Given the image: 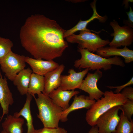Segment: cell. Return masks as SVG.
Segmentation results:
<instances>
[{
    "mask_svg": "<svg viewBox=\"0 0 133 133\" xmlns=\"http://www.w3.org/2000/svg\"><path fill=\"white\" fill-rule=\"evenodd\" d=\"M96 100L90 99L88 96L83 95L74 96L73 100L70 106L66 109L63 110L61 117L60 121L65 122L67 120V117L69 114L74 111L79 109H90L95 102Z\"/></svg>",
    "mask_w": 133,
    "mask_h": 133,
    "instance_id": "14",
    "label": "cell"
},
{
    "mask_svg": "<svg viewBox=\"0 0 133 133\" xmlns=\"http://www.w3.org/2000/svg\"><path fill=\"white\" fill-rule=\"evenodd\" d=\"M133 84V76L129 81L122 85L117 86H106L110 89L116 88V89L114 92L115 93H120V92L125 88Z\"/></svg>",
    "mask_w": 133,
    "mask_h": 133,
    "instance_id": "26",
    "label": "cell"
},
{
    "mask_svg": "<svg viewBox=\"0 0 133 133\" xmlns=\"http://www.w3.org/2000/svg\"><path fill=\"white\" fill-rule=\"evenodd\" d=\"M120 107V106L114 107L98 118L96 126L98 133H116V128L120 119L118 115Z\"/></svg>",
    "mask_w": 133,
    "mask_h": 133,
    "instance_id": "8",
    "label": "cell"
},
{
    "mask_svg": "<svg viewBox=\"0 0 133 133\" xmlns=\"http://www.w3.org/2000/svg\"><path fill=\"white\" fill-rule=\"evenodd\" d=\"M25 61L30 66L33 72L43 76L54 70L59 65L53 60H44L27 56L25 57Z\"/></svg>",
    "mask_w": 133,
    "mask_h": 133,
    "instance_id": "11",
    "label": "cell"
},
{
    "mask_svg": "<svg viewBox=\"0 0 133 133\" xmlns=\"http://www.w3.org/2000/svg\"><path fill=\"white\" fill-rule=\"evenodd\" d=\"M96 0H94L90 4L93 11V13L92 16L86 20H82L80 19L78 23L73 27L66 30L64 35V38L69 36L78 31L87 29L86 27L88 23L95 19H97L101 23H104L105 22L107 19L106 17L100 16L97 11L96 7Z\"/></svg>",
    "mask_w": 133,
    "mask_h": 133,
    "instance_id": "17",
    "label": "cell"
},
{
    "mask_svg": "<svg viewBox=\"0 0 133 133\" xmlns=\"http://www.w3.org/2000/svg\"><path fill=\"white\" fill-rule=\"evenodd\" d=\"M130 10L129 12H126L128 16V19L124 21L125 25L128 26L132 28H133V11L131 7H130Z\"/></svg>",
    "mask_w": 133,
    "mask_h": 133,
    "instance_id": "28",
    "label": "cell"
},
{
    "mask_svg": "<svg viewBox=\"0 0 133 133\" xmlns=\"http://www.w3.org/2000/svg\"><path fill=\"white\" fill-rule=\"evenodd\" d=\"M1 133H7L6 132L4 131L3 130L1 132Z\"/></svg>",
    "mask_w": 133,
    "mask_h": 133,
    "instance_id": "30",
    "label": "cell"
},
{
    "mask_svg": "<svg viewBox=\"0 0 133 133\" xmlns=\"http://www.w3.org/2000/svg\"><path fill=\"white\" fill-rule=\"evenodd\" d=\"M66 30L55 20L43 15L28 17L20 29L22 46L35 59L53 60L61 57L68 47Z\"/></svg>",
    "mask_w": 133,
    "mask_h": 133,
    "instance_id": "1",
    "label": "cell"
},
{
    "mask_svg": "<svg viewBox=\"0 0 133 133\" xmlns=\"http://www.w3.org/2000/svg\"><path fill=\"white\" fill-rule=\"evenodd\" d=\"M90 70L86 68L81 71L77 72L73 69H69L68 75L61 76L59 88L63 90H74L79 89L83 78Z\"/></svg>",
    "mask_w": 133,
    "mask_h": 133,
    "instance_id": "10",
    "label": "cell"
},
{
    "mask_svg": "<svg viewBox=\"0 0 133 133\" xmlns=\"http://www.w3.org/2000/svg\"><path fill=\"white\" fill-rule=\"evenodd\" d=\"M79 93L74 90H63L58 87L52 91L49 96L54 103L64 110L69 106L71 98Z\"/></svg>",
    "mask_w": 133,
    "mask_h": 133,
    "instance_id": "16",
    "label": "cell"
},
{
    "mask_svg": "<svg viewBox=\"0 0 133 133\" xmlns=\"http://www.w3.org/2000/svg\"><path fill=\"white\" fill-rule=\"evenodd\" d=\"M127 99L133 100V88L130 86L127 87L122 90L120 93Z\"/></svg>",
    "mask_w": 133,
    "mask_h": 133,
    "instance_id": "27",
    "label": "cell"
},
{
    "mask_svg": "<svg viewBox=\"0 0 133 133\" xmlns=\"http://www.w3.org/2000/svg\"><path fill=\"white\" fill-rule=\"evenodd\" d=\"M87 29L80 31L79 34H73L66 38L69 43L78 44V47L93 53L98 49L109 45L110 40L102 39L99 35Z\"/></svg>",
    "mask_w": 133,
    "mask_h": 133,
    "instance_id": "5",
    "label": "cell"
},
{
    "mask_svg": "<svg viewBox=\"0 0 133 133\" xmlns=\"http://www.w3.org/2000/svg\"><path fill=\"white\" fill-rule=\"evenodd\" d=\"M127 99L120 93H115L112 90L105 91L103 96L87 111L86 122L91 126H96L97 120L100 116L114 107L122 105Z\"/></svg>",
    "mask_w": 133,
    "mask_h": 133,
    "instance_id": "4",
    "label": "cell"
},
{
    "mask_svg": "<svg viewBox=\"0 0 133 133\" xmlns=\"http://www.w3.org/2000/svg\"><path fill=\"white\" fill-rule=\"evenodd\" d=\"M26 95V100L23 107L19 112L15 113L13 116L16 117L22 116L26 120L27 128V133H35L36 130L33 126L30 109V104L33 97L28 93Z\"/></svg>",
    "mask_w": 133,
    "mask_h": 133,
    "instance_id": "19",
    "label": "cell"
},
{
    "mask_svg": "<svg viewBox=\"0 0 133 133\" xmlns=\"http://www.w3.org/2000/svg\"><path fill=\"white\" fill-rule=\"evenodd\" d=\"M120 117V120L116 128V133H133V121L129 120L122 111Z\"/></svg>",
    "mask_w": 133,
    "mask_h": 133,
    "instance_id": "22",
    "label": "cell"
},
{
    "mask_svg": "<svg viewBox=\"0 0 133 133\" xmlns=\"http://www.w3.org/2000/svg\"><path fill=\"white\" fill-rule=\"evenodd\" d=\"M110 25L114 31L111 34L113 38L109 44L110 46L118 48L121 46L127 47L132 44L133 41V28L126 25L120 26L115 20L111 22Z\"/></svg>",
    "mask_w": 133,
    "mask_h": 133,
    "instance_id": "7",
    "label": "cell"
},
{
    "mask_svg": "<svg viewBox=\"0 0 133 133\" xmlns=\"http://www.w3.org/2000/svg\"><path fill=\"white\" fill-rule=\"evenodd\" d=\"M14 102L12 94L8 86L7 79L5 76L2 78L0 70V104L2 111L0 120L4 115L8 114L9 106Z\"/></svg>",
    "mask_w": 133,
    "mask_h": 133,
    "instance_id": "13",
    "label": "cell"
},
{
    "mask_svg": "<svg viewBox=\"0 0 133 133\" xmlns=\"http://www.w3.org/2000/svg\"><path fill=\"white\" fill-rule=\"evenodd\" d=\"M35 133H68L64 128L58 127L57 128H51L44 127L36 130Z\"/></svg>",
    "mask_w": 133,
    "mask_h": 133,
    "instance_id": "25",
    "label": "cell"
},
{
    "mask_svg": "<svg viewBox=\"0 0 133 133\" xmlns=\"http://www.w3.org/2000/svg\"><path fill=\"white\" fill-rule=\"evenodd\" d=\"M78 51L80 53L81 57L74 62V66L76 68H88L93 71L101 69L106 71L111 69L113 65L125 66L123 60L118 56L104 58L78 47Z\"/></svg>",
    "mask_w": 133,
    "mask_h": 133,
    "instance_id": "2",
    "label": "cell"
},
{
    "mask_svg": "<svg viewBox=\"0 0 133 133\" xmlns=\"http://www.w3.org/2000/svg\"><path fill=\"white\" fill-rule=\"evenodd\" d=\"M122 111L125 116L131 121L133 115V100L127 99L123 105L120 106V109Z\"/></svg>",
    "mask_w": 133,
    "mask_h": 133,
    "instance_id": "24",
    "label": "cell"
},
{
    "mask_svg": "<svg viewBox=\"0 0 133 133\" xmlns=\"http://www.w3.org/2000/svg\"><path fill=\"white\" fill-rule=\"evenodd\" d=\"M65 68L64 65H59L55 69L48 72L44 76L45 87L43 93L49 95L52 91L59 87L61 74Z\"/></svg>",
    "mask_w": 133,
    "mask_h": 133,
    "instance_id": "15",
    "label": "cell"
},
{
    "mask_svg": "<svg viewBox=\"0 0 133 133\" xmlns=\"http://www.w3.org/2000/svg\"><path fill=\"white\" fill-rule=\"evenodd\" d=\"M102 75V72L100 70H96L94 73H88L79 89L87 93L91 100L100 99L103 96L104 92L98 88L97 83Z\"/></svg>",
    "mask_w": 133,
    "mask_h": 133,
    "instance_id": "9",
    "label": "cell"
},
{
    "mask_svg": "<svg viewBox=\"0 0 133 133\" xmlns=\"http://www.w3.org/2000/svg\"><path fill=\"white\" fill-rule=\"evenodd\" d=\"M88 133H98V127L96 125L92 126Z\"/></svg>",
    "mask_w": 133,
    "mask_h": 133,
    "instance_id": "29",
    "label": "cell"
},
{
    "mask_svg": "<svg viewBox=\"0 0 133 133\" xmlns=\"http://www.w3.org/2000/svg\"><path fill=\"white\" fill-rule=\"evenodd\" d=\"M24 123L23 118L9 115L2 123V126L3 130L7 133H23L22 126Z\"/></svg>",
    "mask_w": 133,
    "mask_h": 133,
    "instance_id": "20",
    "label": "cell"
},
{
    "mask_svg": "<svg viewBox=\"0 0 133 133\" xmlns=\"http://www.w3.org/2000/svg\"><path fill=\"white\" fill-rule=\"evenodd\" d=\"M45 87L44 76L33 72L31 74L28 91V93L34 97L35 95L44 92Z\"/></svg>",
    "mask_w": 133,
    "mask_h": 133,
    "instance_id": "21",
    "label": "cell"
},
{
    "mask_svg": "<svg viewBox=\"0 0 133 133\" xmlns=\"http://www.w3.org/2000/svg\"><path fill=\"white\" fill-rule=\"evenodd\" d=\"M32 70L29 68L24 69L17 75L13 80V83L21 95H26L28 89Z\"/></svg>",
    "mask_w": 133,
    "mask_h": 133,
    "instance_id": "18",
    "label": "cell"
},
{
    "mask_svg": "<svg viewBox=\"0 0 133 133\" xmlns=\"http://www.w3.org/2000/svg\"><path fill=\"white\" fill-rule=\"evenodd\" d=\"M34 97L38 114L37 117L41 120L44 127L51 128L58 127L63 109L56 105L49 97L43 93Z\"/></svg>",
    "mask_w": 133,
    "mask_h": 133,
    "instance_id": "3",
    "label": "cell"
},
{
    "mask_svg": "<svg viewBox=\"0 0 133 133\" xmlns=\"http://www.w3.org/2000/svg\"><path fill=\"white\" fill-rule=\"evenodd\" d=\"M96 52L97 54L105 58H109L112 56L122 57L126 63L133 61V50L126 47L119 49L113 46H106L98 49Z\"/></svg>",
    "mask_w": 133,
    "mask_h": 133,
    "instance_id": "12",
    "label": "cell"
},
{
    "mask_svg": "<svg viewBox=\"0 0 133 133\" xmlns=\"http://www.w3.org/2000/svg\"><path fill=\"white\" fill-rule=\"evenodd\" d=\"M13 45V42L9 39L0 36V60L11 50Z\"/></svg>",
    "mask_w": 133,
    "mask_h": 133,
    "instance_id": "23",
    "label": "cell"
},
{
    "mask_svg": "<svg viewBox=\"0 0 133 133\" xmlns=\"http://www.w3.org/2000/svg\"><path fill=\"white\" fill-rule=\"evenodd\" d=\"M25 57L11 50L0 60L1 69L8 79L13 81L17 74L25 69Z\"/></svg>",
    "mask_w": 133,
    "mask_h": 133,
    "instance_id": "6",
    "label": "cell"
}]
</instances>
